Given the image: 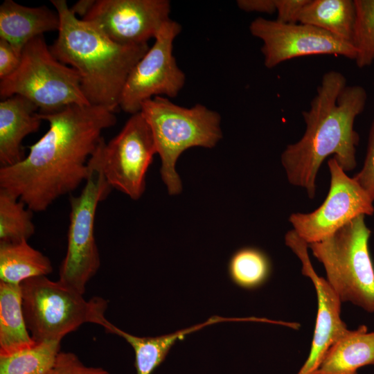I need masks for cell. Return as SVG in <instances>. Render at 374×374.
I'll list each match as a JSON object with an SVG mask.
<instances>
[{
    "mask_svg": "<svg viewBox=\"0 0 374 374\" xmlns=\"http://www.w3.org/2000/svg\"><path fill=\"white\" fill-rule=\"evenodd\" d=\"M48 130L18 163L0 168V188L32 211L46 210L75 190L89 174L90 157L104 130L116 124L115 112L91 105H73L39 114Z\"/></svg>",
    "mask_w": 374,
    "mask_h": 374,
    "instance_id": "cell-1",
    "label": "cell"
},
{
    "mask_svg": "<svg viewBox=\"0 0 374 374\" xmlns=\"http://www.w3.org/2000/svg\"><path fill=\"white\" fill-rule=\"evenodd\" d=\"M367 98L366 89L348 85L341 72L330 70L323 75L309 109L302 112L306 125L303 136L280 156L289 183L304 188L310 199L315 197L317 173L328 157L333 154L346 172L357 166L359 136L354 124Z\"/></svg>",
    "mask_w": 374,
    "mask_h": 374,
    "instance_id": "cell-2",
    "label": "cell"
},
{
    "mask_svg": "<svg viewBox=\"0 0 374 374\" xmlns=\"http://www.w3.org/2000/svg\"><path fill=\"white\" fill-rule=\"evenodd\" d=\"M60 17L58 35L50 46L53 55L79 74L82 92L91 105L112 112L133 67L149 45L115 42L91 24L78 18L65 0H51Z\"/></svg>",
    "mask_w": 374,
    "mask_h": 374,
    "instance_id": "cell-3",
    "label": "cell"
},
{
    "mask_svg": "<svg viewBox=\"0 0 374 374\" xmlns=\"http://www.w3.org/2000/svg\"><path fill=\"white\" fill-rule=\"evenodd\" d=\"M140 112L149 125L161 160L163 181L169 194L177 195L182 189L175 170L178 158L190 148L215 147L222 137L221 116L202 104L185 107L163 96L145 100Z\"/></svg>",
    "mask_w": 374,
    "mask_h": 374,
    "instance_id": "cell-4",
    "label": "cell"
},
{
    "mask_svg": "<svg viewBox=\"0 0 374 374\" xmlns=\"http://www.w3.org/2000/svg\"><path fill=\"white\" fill-rule=\"evenodd\" d=\"M26 327L36 342L59 341L86 323L103 326L107 301L86 300L83 294L46 276L28 278L20 284Z\"/></svg>",
    "mask_w": 374,
    "mask_h": 374,
    "instance_id": "cell-5",
    "label": "cell"
},
{
    "mask_svg": "<svg viewBox=\"0 0 374 374\" xmlns=\"http://www.w3.org/2000/svg\"><path fill=\"white\" fill-rule=\"evenodd\" d=\"M21 96L50 114L73 105H89L81 89L78 73L59 61L43 37L23 48L17 69L0 80V97Z\"/></svg>",
    "mask_w": 374,
    "mask_h": 374,
    "instance_id": "cell-6",
    "label": "cell"
},
{
    "mask_svg": "<svg viewBox=\"0 0 374 374\" xmlns=\"http://www.w3.org/2000/svg\"><path fill=\"white\" fill-rule=\"evenodd\" d=\"M359 215L330 237L308 244L342 301L374 312V266L368 249L371 233Z\"/></svg>",
    "mask_w": 374,
    "mask_h": 374,
    "instance_id": "cell-7",
    "label": "cell"
},
{
    "mask_svg": "<svg viewBox=\"0 0 374 374\" xmlns=\"http://www.w3.org/2000/svg\"><path fill=\"white\" fill-rule=\"evenodd\" d=\"M88 166L89 174L81 193L69 199L67 249L59 271V280L82 294L100 265L94 235L95 216L98 204L112 188L103 172L100 141Z\"/></svg>",
    "mask_w": 374,
    "mask_h": 374,
    "instance_id": "cell-8",
    "label": "cell"
},
{
    "mask_svg": "<svg viewBox=\"0 0 374 374\" xmlns=\"http://www.w3.org/2000/svg\"><path fill=\"white\" fill-rule=\"evenodd\" d=\"M181 31V26L171 19L163 26L128 75L119 103L123 111L132 115L155 96H177L186 82V75L172 54L174 40Z\"/></svg>",
    "mask_w": 374,
    "mask_h": 374,
    "instance_id": "cell-9",
    "label": "cell"
},
{
    "mask_svg": "<svg viewBox=\"0 0 374 374\" xmlns=\"http://www.w3.org/2000/svg\"><path fill=\"white\" fill-rule=\"evenodd\" d=\"M330 188L322 204L308 213L289 217L293 230L308 244L321 241L359 215H372L373 201L353 177H350L334 157L328 161Z\"/></svg>",
    "mask_w": 374,
    "mask_h": 374,
    "instance_id": "cell-10",
    "label": "cell"
},
{
    "mask_svg": "<svg viewBox=\"0 0 374 374\" xmlns=\"http://www.w3.org/2000/svg\"><path fill=\"white\" fill-rule=\"evenodd\" d=\"M102 166L112 188L133 199L145 188V175L157 153L148 124L139 112L132 114L120 132L107 143L100 141Z\"/></svg>",
    "mask_w": 374,
    "mask_h": 374,
    "instance_id": "cell-11",
    "label": "cell"
},
{
    "mask_svg": "<svg viewBox=\"0 0 374 374\" xmlns=\"http://www.w3.org/2000/svg\"><path fill=\"white\" fill-rule=\"evenodd\" d=\"M249 31L262 42L260 50L267 69L308 55H335L353 60L356 57L352 44L305 24H285L259 17L251 22Z\"/></svg>",
    "mask_w": 374,
    "mask_h": 374,
    "instance_id": "cell-12",
    "label": "cell"
},
{
    "mask_svg": "<svg viewBox=\"0 0 374 374\" xmlns=\"http://www.w3.org/2000/svg\"><path fill=\"white\" fill-rule=\"evenodd\" d=\"M168 0H96L82 19L116 43L148 44L169 20Z\"/></svg>",
    "mask_w": 374,
    "mask_h": 374,
    "instance_id": "cell-13",
    "label": "cell"
},
{
    "mask_svg": "<svg viewBox=\"0 0 374 374\" xmlns=\"http://www.w3.org/2000/svg\"><path fill=\"white\" fill-rule=\"evenodd\" d=\"M285 244L302 263V274L309 277L317 291L318 312L311 350L297 374H312L329 348L348 332L341 319V300L327 280L314 270L308 256V244L292 229L285 237Z\"/></svg>",
    "mask_w": 374,
    "mask_h": 374,
    "instance_id": "cell-14",
    "label": "cell"
},
{
    "mask_svg": "<svg viewBox=\"0 0 374 374\" xmlns=\"http://www.w3.org/2000/svg\"><path fill=\"white\" fill-rule=\"evenodd\" d=\"M38 107L18 95L0 102V164L15 165L26 157L24 139L37 132L42 121L36 111Z\"/></svg>",
    "mask_w": 374,
    "mask_h": 374,
    "instance_id": "cell-15",
    "label": "cell"
},
{
    "mask_svg": "<svg viewBox=\"0 0 374 374\" xmlns=\"http://www.w3.org/2000/svg\"><path fill=\"white\" fill-rule=\"evenodd\" d=\"M60 17L56 10L45 6L28 7L12 0L0 6V39L21 53L31 39L44 33L59 30Z\"/></svg>",
    "mask_w": 374,
    "mask_h": 374,
    "instance_id": "cell-16",
    "label": "cell"
},
{
    "mask_svg": "<svg viewBox=\"0 0 374 374\" xmlns=\"http://www.w3.org/2000/svg\"><path fill=\"white\" fill-rule=\"evenodd\" d=\"M374 364V332L366 326L348 332L327 350L312 374H357L363 366Z\"/></svg>",
    "mask_w": 374,
    "mask_h": 374,
    "instance_id": "cell-17",
    "label": "cell"
},
{
    "mask_svg": "<svg viewBox=\"0 0 374 374\" xmlns=\"http://www.w3.org/2000/svg\"><path fill=\"white\" fill-rule=\"evenodd\" d=\"M35 343L25 322L20 285L0 281V355L16 353Z\"/></svg>",
    "mask_w": 374,
    "mask_h": 374,
    "instance_id": "cell-18",
    "label": "cell"
},
{
    "mask_svg": "<svg viewBox=\"0 0 374 374\" xmlns=\"http://www.w3.org/2000/svg\"><path fill=\"white\" fill-rule=\"evenodd\" d=\"M355 17V0H309L298 22L317 27L352 44Z\"/></svg>",
    "mask_w": 374,
    "mask_h": 374,
    "instance_id": "cell-19",
    "label": "cell"
},
{
    "mask_svg": "<svg viewBox=\"0 0 374 374\" xmlns=\"http://www.w3.org/2000/svg\"><path fill=\"white\" fill-rule=\"evenodd\" d=\"M53 270L49 258L27 240L0 243V281L20 285L28 278L46 276Z\"/></svg>",
    "mask_w": 374,
    "mask_h": 374,
    "instance_id": "cell-20",
    "label": "cell"
},
{
    "mask_svg": "<svg viewBox=\"0 0 374 374\" xmlns=\"http://www.w3.org/2000/svg\"><path fill=\"white\" fill-rule=\"evenodd\" d=\"M215 317L206 323L193 328L177 331L175 333L155 337H139L123 331L106 320L103 327L108 332L122 337L133 348L135 353L136 374H151L164 360L169 350L175 342L202 326L218 321Z\"/></svg>",
    "mask_w": 374,
    "mask_h": 374,
    "instance_id": "cell-21",
    "label": "cell"
},
{
    "mask_svg": "<svg viewBox=\"0 0 374 374\" xmlns=\"http://www.w3.org/2000/svg\"><path fill=\"white\" fill-rule=\"evenodd\" d=\"M60 353V341L36 342L16 353L0 355V374H48Z\"/></svg>",
    "mask_w": 374,
    "mask_h": 374,
    "instance_id": "cell-22",
    "label": "cell"
},
{
    "mask_svg": "<svg viewBox=\"0 0 374 374\" xmlns=\"http://www.w3.org/2000/svg\"><path fill=\"white\" fill-rule=\"evenodd\" d=\"M32 217L22 201L0 188V243L28 241L35 233Z\"/></svg>",
    "mask_w": 374,
    "mask_h": 374,
    "instance_id": "cell-23",
    "label": "cell"
},
{
    "mask_svg": "<svg viewBox=\"0 0 374 374\" xmlns=\"http://www.w3.org/2000/svg\"><path fill=\"white\" fill-rule=\"evenodd\" d=\"M231 280L238 286L247 289L262 285L270 273V262L265 253L253 247L242 248L236 251L229 263Z\"/></svg>",
    "mask_w": 374,
    "mask_h": 374,
    "instance_id": "cell-24",
    "label": "cell"
},
{
    "mask_svg": "<svg viewBox=\"0 0 374 374\" xmlns=\"http://www.w3.org/2000/svg\"><path fill=\"white\" fill-rule=\"evenodd\" d=\"M355 22L352 44L355 62L362 69L374 62V0H355Z\"/></svg>",
    "mask_w": 374,
    "mask_h": 374,
    "instance_id": "cell-25",
    "label": "cell"
},
{
    "mask_svg": "<svg viewBox=\"0 0 374 374\" xmlns=\"http://www.w3.org/2000/svg\"><path fill=\"white\" fill-rule=\"evenodd\" d=\"M48 374H110L101 367L89 366L71 352L59 353L56 362Z\"/></svg>",
    "mask_w": 374,
    "mask_h": 374,
    "instance_id": "cell-26",
    "label": "cell"
},
{
    "mask_svg": "<svg viewBox=\"0 0 374 374\" xmlns=\"http://www.w3.org/2000/svg\"><path fill=\"white\" fill-rule=\"evenodd\" d=\"M353 178L374 202V118L369 130L363 166Z\"/></svg>",
    "mask_w": 374,
    "mask_h": 374,
    "instance_id": "cell-27",
    "label": "cell"
},
{
    "mask_svg": "<svg viewBox=\"0 0 374 374\" xmlns=\"http://www.w3.org/2000/svg\"><path fill=\"white\" fill-rule=\"evenodd\" d=\"M21 53L7 41L0 39V80L11 75L18 67Z\"/></svg>",
    "mask_w": 374,
    "mask_h": 374,
    "instance_id": "cell-28",
    "label": "cell"
},
{
    "mask_svg": "<svg viewBox=\"0 0 374 374\" xmlns=\"http://www.w3.org/2000/svg\"><path fill=\"white\" fill-rule=\"evenodd\" d=\"M309 0H275L276 21L285 24L298 22L299 17Z\"/></svg>",
    "mask_w": 374,
    "mask_h": 374,
    "instance_id": "cell-29",
    "label": "cell"
},
{
    "mask_svg": "<svg viewBox=\"0 0 374 374\" xmlns=\"http://www.w3.org/2000/svg\"><path fill=\"white\" fill-rule=\"evenodd\" d=\"M238 7L245 12L273 14L276 12L275 0H238Z\"/></svg>",
    "mask_w": 374,
    "mask_h": 374,
    "instance_id": "cell-30",
    "label": "cell"
},
{
    "mask_svg": "<svg viewBox=\"0 0 374 374\" xmlns=\"http://www.w3.org/2000/svg\"><path fill=\"white\" fill-rule=\"evenodd\" d=\"M96 0H80L71 8V12L77 17V15L84 18L93 7Z\"/></svg>",
    "mask_w": 374,
    "mask_h": 374,
    "instance_id": "cell-31",
    "label": "cell"
}]
</instances>
